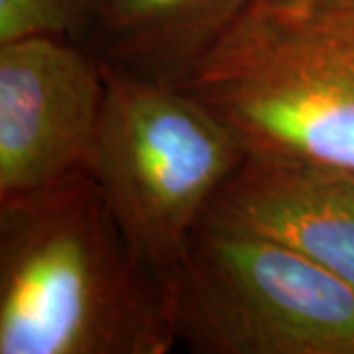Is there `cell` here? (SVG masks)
Segmentation results:
<instances>
[{"mask_svg":"<svg viewBox=\"0 0 354 354\" xmlns=\"http://www.w3.org/2000/svg\"><path fill=\"white\" fill-rule=\"evenodd\" d=\"M165 288L85 169L0 199V354H167Z\"/></svg>","mask_w":354,"mask_h":354,"instance_id":"1","label":"cell"},{"mask_svg":"<svg viewBox=\"0 0 354 354\" xmlns=\"http://www.w3.org/2000/svg\"><path fill=\"white\" fill-rule=\"evenodd\" d=\"M185 91L246 153L354 171V0H250Z\"/></svg>","mask_w":354,"mask_h":354,"instance_id":"2","label":"cell"},{"mask_svg":"<svg viewBox=\"0 0 354 354\" xmlns=\"http://www.w3.org/2000/svg\"><path fill=\"white\" fill-rule=\"evenodd\" d=\"M176 342L197 354H354V290L207 211L165 279Z\"/></svg>","mask_w":354,"mask_h":354,"instance_id":"3","label":"cell"},{"mask_svg":"<svg viewBox=\"0 0 354 354\" xmlns=\"http://www.w3.org/2000/svg\"><path fill=\"white\" fill-rule=\"evenodd\" d=\"M104 77L102 113L83 169L140 264L165 288L193 230L246 152L185 88L113 71Z\"/></svg>","mask_w":354,"mask_h":354,"instance_id":"4","label":"cell"},{"mask_svg":"<svg viewBox=\"0 0 354 354\" xmlns=\"http://www.w3.org/2000/svg\"><path fill=\"white\" fill-rule=\"evenodd\" d=\"M106 77L97 57L57 36L0 44V199L83 169Z\"/></svg>","mask_w":354,"mask_h":354,"instance_id":"5","label":"cell"},{"mask_svg":"<svg viewBox=\"0 0 354 354\" xmlns=\"http://www.w3.org/2000/svg\"><path fill=\"white\" fill-rule=\"evenodd\" d=\"M209 209L281 242L354 290V171L244 153Z\"/></svg>","mask_w":354,"mask_h":354,"instance_id":"6","label":"cell"},{"mask_svg":"<svg viewBox=\"0 0 354 354\" xmlns=\"http://www.w3.org/2000/svg\"><path fill=\"white\" fill-rule=\"evenodd\" d=\"M250 0H102L87 48L104 71L185 88Z\"/></svg>","mask_w":354,"mask_h":354,"instance_id":"7","label":"cell"},{"mask_svg":"<svg viewBox=\"0 0 354 354\" xmlns=\"http://www.w3.org/2000/svg\"><path fill=\"white\" fill-rule=\"evenodd\" d=\"M102 0H0V44L26 36H57L87 44Z\"/></svg>","mask_w":354,"mask_h":354,"instance_id":"8","label":"cell"}]
</instances>
